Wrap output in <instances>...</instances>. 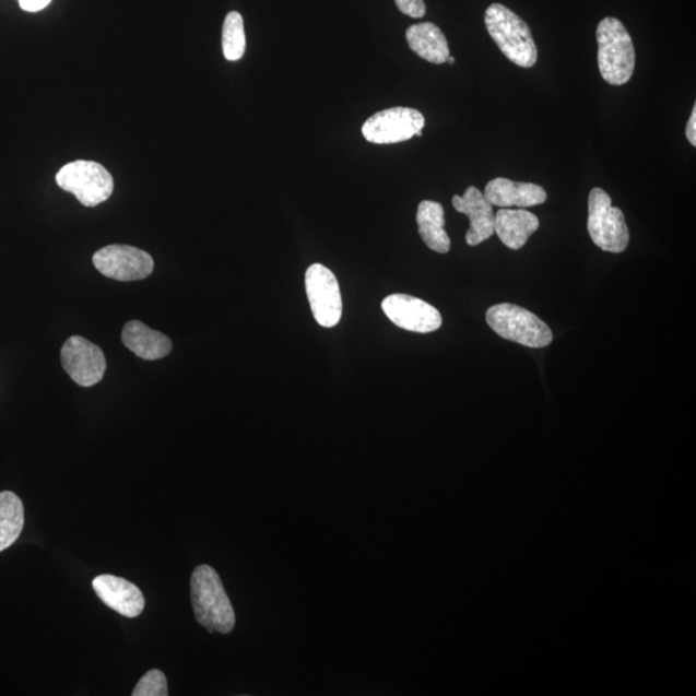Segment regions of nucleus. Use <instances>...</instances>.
Masks as SVG:
<instances>
[{
  "mask_svg": "<svg viewBox=\"0 0 696 696\" xmlns=\"http://www.w3.org/2000/svg\"><path fill=\"white\" fill-rule=\"evenodd\" d=\"M191 602L197 621L211 634H229L235 613L222 580L213 568L200 565L191 576Z\"/></svg>",
  "mask_w": 696,
  "mask_h": 696,
  "instance_id": "1",
  "label": "nucleus"
},
{
  "mask_svg": "<svg viewBox=\"0 0 696 696\" xmlns=\"http://www.w3.org/2000/svg\"><path fill=\"white\" fill-rule=\"evenodd\" d=\"M491 37L507 59L520 68H533L538 49L529 25L506 5L493 3L485 12Z\"/></svg>",
  "mask_w": 696,
  "mask_h": 696,
  "instance_id": "2",
  "label": "nucleus"
},
{
  "mask_svg": "<svg viewBox=\"0 0 696 696\" xmlns=\"http://www.w3.org/2000/svg\"><path fill=\"white\" fill-rule=\"evenodd\" d=\"M598 61L601 76L612 85L630 81L636 67L633 38L626 26L615 17H605L598 26Z\"/></svg>",
  "mask_w": 696,
  "mask_h": 696,
  "instance_id": "3",
  "label": "nucleus"
},
{
  "mask_svg": "<svg viewBox=\"0 0 696 696\" xmlns=\"http://www.w3.org/2000/svg\"><path fill=\"white\" fill-rule=\"evenodd\" d=\"M486 322L502 339L530 349L547 347L554 340L550 327L536 315L520 306L495 305L487 310Z\"/></svg>",
  "mask_w": 696,
  "mask_h": 696,
  "instance_id": "4",
  "label": "nucleus"
},
{
  "mask_svg": "<svg viewBox=\"0 0 696 696\" xmlns=\"http://www.w3.org/2000/svg\"><path fill=\"white\" fill-rule=\"evenodd\" d=\"M588 234L592 241L610 253H622L627 249L629 232L626 219L620 208L612 205V198L600 188H594L588 197Z\"/></svg>",
  "mask_w": 696,
  "mask_h": 696,
  "instance_id": "5",
  "label": "nucleus"
},
{
  "mask_svg": "<svg viewBox=\"0 0 696 696\" xmlns=\"http://www.w3.org/2000/svg\"><path fill=\"white\" fill-rule=\"evenodd\" d=\"M57 185L73 193L84 207H97L106 202L114 191V179L102 164L76 161L64 165L56 176Z\"/></svg>",
  "mask_w": 696,
  "mask_h": 696,
  "instance_id": "6",
  "label": "nucleus"
},
{
  "mask_svg": "<svg viewBox=\"0 0 696 696\" xmlns=\"http://www.w3.org/2000/svg\"><path fill=\"white\" fill-rule=\"evenodd\" d=\"M426 119L418 110L411 107H392L371 115L363 125L364 139L377 145L405 142L422 135Z\"/></svg>",
  "mask_w": 696,
  "mask_h": 696,
  "instance_id": "7",
  "label": "nucleus"
},
{
  "mask_svg": "<svg viewBox=\"0 0 696 696\" xmlns=\"http://www.w3.org/2000/svg\"><path fill=\"white\" fill-rule=\"evenodd\" d=\"M306 293L318 325L333 328L342 318V297L339 280L328 268L314 263L306 271Z\"/></svg>",
  "mask_w": 696,
  "mask_h": 696,
  "instance_id": "8",
  "label": "nucleus"
},
{
  "mask_svg": "<svg viewBox=\"0 0 696 696\" xmlns=\"http://www.w3.org/2000/svg\"><path fill=\"white\" fill-rule=\"evenodd\" d=\"M93 264L106 278L118 282H135L152 275V256L131 246H107L93 256Z\"/></svg>",
  "mask_w": 696,
  "mask_h": 696,
  "instance_id": "9",
  "label": "nucleus"
},
{
  "mask_svg": "<svg viewBox=\"0 0 696 696\" xmlns=\"http://www.w3.org/2000/svg\"><path fill=\"white\" fill-rule=\"evenodd\" d=\"M61 362L64 371L75 384L92 387L102 382L106 371L104 351L95 343L74 335L64 342L61 350Z\"/></svg>",
  "mask_w": 696,
  "mask_h": 696,
  "instance_id": "10",
  "label": "nucleus"
},
{
  "mask_svg": "<svg viewBox=\"0 0 696 696\" xmlns=\"http://www.w3.org/2000/svg\"><path fill=\"white\" fill-rule=\"evenodd\" d=\"M382 310L394 326L409 332L430 333L443 325L441 314L434 306L408 294H391L386 297Z\"/></svg>",
  "mask_w": 696,
  "mask_h": 696,
  "instance_id": "11",
  "label": "nucleus"
},
{
  "mask_svg": "<svg viewBox=\"0 0 696 696\" xmlns=\"http://www.w3.org/2000/svg\"><path fill=\"white\" fill-rule=\"evenodd\" d=\"M92 587L106 606L127 618H135L145 609V598L140 588L125 578L105 574L93 579Z\"/></svg>",
  "mask_w": 696,
  "mask_h": 696,
  "instance_id": "12",
  "label": "nucleus"
},
{
  "mask_svg": "<svg viewBox=\"0 0 696 696\" xmlns=\"http://www.w3.org/2000/svg\"><path fill=\"white\" fill-rule=\"evenodd\" d=\"M453 207L457 212L470 219L471 226L465 234V241L470 247H476L492 238L495 224L493 205L475 186H470L462 197L455 196Z\"/></svg>",
  "mask_w": 696,
  "mask_h": 696,
  "instance_id": "13",
  "label": "nucleus"
},
{
  "mask_svg": "<svg viewBox=\"0 0 696 696\" xmlns=\"http://www.w3.org/2000/svg\"><path fill=\"white\" fill-rule=\"evenodd\" d=\"M487 202L500 208H526L543 204L547 192L540 185L515 182L511 179L497 177L486 185L483 192Z\"/></svg>",
  "mask_w": 696,
  "mask_h": 696,
  "instance_id": "14",
  "label": "nucleus"
},
{
  "mask_svg": "<svg viewBox=\"0 0 696 696\" xmlns=\"http://www.w3.org/2000/svg\"><path fill=\"white\" fill-rule=\"evenodd\" d=\"M538 228H540V220L523 208H516V210L502 208L495 213L494 233L509 249H521Z\"/></svg>",
  "mask_w": 696,
  "mask_h": 696,
  "instance_id": "15",
  "label": "nucleus"
},
{
  "mask_svg": "<svg viewBox=\"0 0 696 696\" xmlns=\"http://www.w3.org/2000/svg\"><path fill=\"white\" fill-rule=\"evenodd\" d=\"M121 340L127 349L143 361H160L172 351V342L167 335L138 320L127 322Z\"/></svg>",
  "mask_w": 696,
  "mask_h": 696,
  "instance_id": "16",
  "label": "nucleus"
},
{
  "mask_svg": "<svg viewBox=\"0 0 696 696\" xmlns=\"http://www.w3.org/2000/svg\"><path fill=\"white\" fill-rule=\"evenodd\" d=\"M409 47L421 59L441 64L448 61L450 51L447 38L439 26L433 23L412 25L406 31Z\"/></svg>",
  "mask_w": 696,
  "mask_h": 696,
  "instance_id": "17",
  "label": "nucleus"
},
{
  "mask_svg": "<svg viewBox=\"0 0 696 696\" xmlns=\"http://www.w3.org/2000/svg\"><path fill=\"white\" fill-rule=\"evenodd\" d=\"M417 225L421 238L426 246L437 253H448L450 238L445 232V214L441 204L423 200L418 205Z\"/></svg>",
  "mask_w": 696,
  "mask_h": 696,
  "instance_id": "18",
  "label": "nucleus"
},
{
  "mask_svg": "<svg viewBox=\"0 0 696 696\" xmlns=\"http://www.w3.org/2000/svg\"><path fill=\"white\" fill-rule=\"evenodd\" d=\"M24 523L23 500L12 492L0 493V552L10 548L19 540Z\"/></svg>",
  "mask_w": 696,
  "mask_h": 696,
  "instance_id": "19",
  "label": "nucleus"
},
{
  "mask_svg": "<svg viewBox=\"0 0 696 696\" xmlns=\"http://www.w3.org/2000/svg\"><path fill=\"white\" fill-rule=\"evenodd\" d=\"M246 32L244 21L239 12H229L222 32V48L228 61H238L246 54Z\"/></svg>",
  "mask_w": 696,
  "mask_h": 696,
  "instance_id": "20",
  "label": "nucleus"
},
{
  "mask_svg": "<svg viewBox=\"0 0 696 696\" xmlns=\"http://www.w3.org/2000/svg\"><path fill=\"white\" fill-rule=\"evenodd\" d=\"M133 696H167L168 683L165 674L160 670L149 671L143 676L138 686L134 687Z\"/></svg>",
  "mask_w": 696,
  "mask_h": 696,
  "instance_id": "21",
  "label": "nucleus"
},
{
  "mask_svg": "<svg viewBox=\"0 0 696 696\" xmlns=\"http://www.w3.org/2000/svg\"><path fill=\"white\" fill-rule=\"evenodd\" d=\"M401 13L409 17L422 19L426 14V4L423 0H394Z\"/></svg>",
  "mask_w": 696,
  "mask_h": 696,
  "instance_id": "22",
  "label": "nucleus"
},
{
  "mask_svg": "<svg viewBox=\"0 0 696 696\" xmlns=\"http://www.w3.org/2000/svg\"><path fill=\"white\" fill-rule=\"evenodd\" d=\"M19 3L26 12H38L45 10L51 0H19Z\"/></svg>",
  "mask_w": 696,
  "mask_h": 696,
  "instance_id": "23",
  "label": "nucleus"
},
{
  "mask_svg": "<svg viewBox=\"0 0 696 696\" xmlns=\"http://www.w3.org/2000/svg\"><path fill=\"white\" fill-rule=\"evenodd\" d=\"M686 138L693 146H696V106H694L692 117L687 121Z\"/></svg>",
  "mask_w": 696,
  "mask_h": 696,
  "instance_id": "24",
  "label": "nucleus"
},
{
  "mask_svg": "<svg viewBox=\"0 0 696 696\" xmlns=\"http://www.w3.org/2000/svg\"><path fill=\"white\" fill-rule=\"evenodd\" d=\"M447 62H449V63H455V62H456L455 57L449 56V59H448V61H447Z\"/></svg>",
  "mask_w": 696,
  "mask_h": 696,
  "instance_id": "25",
  "label": "nucleus"
}]
</instances>
